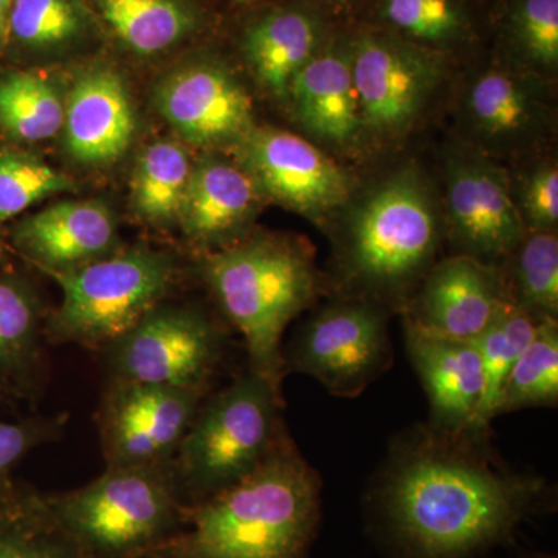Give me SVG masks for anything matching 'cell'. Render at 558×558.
<instances>
[{
    "label": "cell",
    "instance_id": "cell-34",
    "mask_svg": "<svg viewBox=\"0 0 558 558\" xmlns=\"http://www.w3.org/2000/svg\"><path fill=\"white\" fill-rule=\"evenodd\" d=\"M76 190L75 180L24 146L0 145V231L25 209Z\"/></svg>",
    "mask_w": 558,
    "mask_h": 558
},
{
    "label": "cell",
    "instance_id": "cell-29",
    "mask_svg": "<svg viewBox=\"0 0 558 558\" xmlns=\"http://www.w3.org/2000/svg\"><path fill=\"white\" fill-rule=\"evenodd\" d=\"M366 24L447 54L475 33L469 0H373V20Z\"/></svg>",
    "mask_w": 558,
    "mask_h": 558
},
{
    "label": "cell",
    "instance_id": "cell-14",
    "mask_svg": "<svg viewBox=\"0 0 558 558\" xmlns=\"http://www.w3.org/2000/svg\"><path fill=\"white\" fill-rule=\"evenodd\" d=\"M264 201L322 222L351 201L354 179L310 140L258 126L230 149Z\"/></svg>",
    "mask_w": 558,
    "mask_h": 558
},
{
    "label": "cell",
    "instance_id": "cell-1",
    "mask_svg": "<svg viewBox=\"0 0 558 558\" xmlns=\"http://www.w3.org/2000/svg\"><path fill=\"white\" fill-rule=\"evenodd\" d=\"M553 499L543 476L494 453L490 432L417 425L392 440L366 509L388 558H476L513 543Z\"/></svg>",
    "mask_w": 558,
    "mask_h": 558
},
{
    "label": "cell",
    "instance_id": "cell-7",
    "mask_svg": "<svg viewBox=\"0 0 558 558\" xmlns=\"http://www.w3.org/2000/svg\"><path fill=\"white\" fill-rule=\"evenodd\" d=\"M180 271L174 253L135 244L70 274L53 275L62 299L47 314L46 341L101 351L167 300Z\"/></svg>",
    "mask_w": 558,
    "mask_h": 558
},
{
    "label": "cell",
    "instance_id": "cell-8",
    "mask_svg": "<svg viewBox=\"0 0 558 558\" xmlns=\"http://www.w3.org/2000/svg\"><path fill=\"white\" fill-rule=\"evenodd\" d=\"M227 349V330L207 312L165 300L100 352L108 379L211 391Z\"/></svg>",
    "mask_w": 558,
    "mask_h": 558
},
{
    "label": "cell",
    "instance_id": "cell-16",
    "mask_svg": "<svg viewBox=\"0 0 558 558\" xmlns=\"http://www.w3.org/2000/svg\"><path fill=\"white\" fill-rule=\"evenodd\" d=\"M509 303L499 267L469 256L438 259L403 306V326L475 341Z\"/></svg>",
    "mask_w": 558,
    "mask_h": 558
},
{
    "label": "cell",
    "instance_id": "cell-27",
    "mask_svg": "<svg viewBox=\"0 0 558 558\" xmlns=\"http://www.w3.org/2000/svg\"><path fill=\"white\" fill-rule=\"evenodd\" d=\"M0 558H95L54 519L46 492L0 487Z\"/></svg>",
    "mask_w": 558,
    "mask_h": 558
},
{
    "label": "cell",
    "instance_id": "cell-36",
    "mask_svg": "<svg viewBox=\"0 0 558 558\" xmlns=\"http://www.w3.org/2000/svg\"><path fill=\"white\" fill-rule=\"evenodd\" d=\"M517 207L527 231H557L558 170L553 161L537 165L513 190Z\"/></svg>",
    "mask_w": 558,
    "mask_h": 558
},
{
    "label": "cell",
    "instance_id": "cell-17",
    "mask_svg": "<svg viewBox=\"0 0 558 558\" xmlns=\"http://www.w3.org/2000/svg\"><path fill=\"white\" fill-rule=\"evenodd\" d=\"M548 78L494 65L476 73L462 95V121L481 153L510 156L539 142L550 123Z\"/></svg>",
    "mask_w": 558,
    "mask_h": 558
},
{
    "label": "cell",
    "instance_id": "cell-3",
    "mask_svg": "<svg viewBox=\"0 0 558 558\" xmlns=\"http://www.w3.org/2000/svg\"><path fill=\"white\" fill-rule=\"evenodd\" d=\"M196 274L244 339L248 369L282 392L286 329L326 292L310 245L288 234L250 231L197 256Z\"/></svg>",
    "mask_w": 558,
    "mask_h": 558
},
{
    "label": "cell",
    "instance_id": "cell-37",
    "mask_svg": "<svg viewBox=\"0 0 558 558\" xmlns=\"http://www.w3.org/2000/svg\"><path fill=\"white\" fill-rule=\"evenodd\" d=\"M11 7H13V0H0V53L5 51Z\"/></svg>",
    "mask_w": 558,
    "mask_h": 558
},
{
    "label": "cell",
    "instance_id": "cell-11",
    "mask_svg": "<svg viewBox=\"0 0 558 558\" xmlns=\"http://www.w3.org/2000/svg\"><path fill=\"white\" fill-rule=\"evenodd\" d=\"M153 102L180 142L204 150L231 149L256 126L248 90L216 51H193L165 70Z\"/></svg>",
    "mask_w": 558,
    "mask_h": 558
},
{
    "label": "cell",
    "instance_id": "cell-6",
    "mask_svg": "<svg viewBox=\"0 0 558 558\" xmlns=\"http://www.w3.org/2000/svg\"><path fill=\"white\" fill-rule=\"evenodd\" d=\"M54 519L95 558H148L185 527L171 462L105 469L86 486L47 494Z\"/></svg>",
    "mask_w": 558,
    "mask_h": 558
},
{
    "label": "cell",
    "instance_id": "cell-22",
    "mask_svg": "<svg viewBox=\"0 0 558 558\" xmlns=\"http://www.w3.org/2000/svg\"><path fill=\"white\" fill-rule=\"evenodd\" d=\"M407 351L429 403L428 427L458 433L469 428L483 398V369L475 341L429 336L409 326Z\"/></svg>",
    "mask_w": 558,
    "mask_h": 558
},
{
    "label": "cell",
    "instance_id": "cell-13",
    "mask_svg": "<svg viewBox=\"0 0 558 558\" xmlns=\"http://www.w3.org/2000/svg\"><path fill=\"white\" fill-rule=\"evenodd\" d=\"M444 208L451 255L501 267L526 236L508 172L478 149L450 157Z\"/></svg>",
    "mask_w": 558,
    "mask_h": 558
},
{
    "label": "cell",
    "instance_id": "cell-32",
    "mask_svg": "<svg viewBox=\"0 0 558 558\" xmlns=\"http://www.w3.org/2000/svg\"><path fill=\"white\" fill-rule=\"evenodd\" d=\"M499 36L513 68L549 78L558 68V0H508Z\"/></svg>",
    "mask_w": 558,
    "mask_h": 558
},
{
    "label": "cell",
    "instance_id": "cell-38",
    "mask_svg": "<svg viewBox=\"0 0 558 558\" xmlns=\"http://www.w3.org/2000/svg\"><path fill=\"white\" fill-rule=\"evenodd\" d=\"M330 11L332 10H348L354 7L359 0H322Z\"/></svg>",
    "mask_w": 558,
    "mask_h": 558
},
{
    "label": "cell",
    "instance_id": "cell-2",
    "mask_svg": "<svg viewBox=\"0 0 558 558\" xmlns=\"http://www.w3.org/2000/svg\"><path fill=\"white\" fill-rule=\"evenodd\" d=\"M323 481L292 436L258 470L185 510V527L148 558H311Z\"/></svg>",
    "mask_w": 558,
    "mask_h": 558
},
{
    "label": "cell",
    "instance_id": "cell-31",
    "mask_svg": "<svg viewBox=\"0 0 558 558\" xmlns=\"http://www.w3.org/2000/svg\"><path fill=\"white\" fill-rule=\"evenodd\" d=\"M537 325L524 312L508 303L475 340L483 369V398L469 429L490 432L510 371L534 336Z\"/></svg>",
    "mask_w": 558,
    "mask_h": 558
},
{
    "label": "cell",
    "instance_id": "cell-33",
    "mask_svg": "<svg viewBox=\"0 0 558 558\" xmlns=\"http://www.w3.org/2000/svg\"><path fill=\"white\" fill-rule=\"evenodd\" d=\"M558 405V323L542 322L515 366L499 399L497 417L527 409Z\"/></svg>",
    "mask_w": 558,
    "mask_h": 558
},
{
    "label": "cell",
    "instance_id": "cell-4",
    "mask_svg": "<svg viewBox=\"0 0 558 558\" xmlns=\"http://www.w3.org/2000/svg\"><path fill=\"white\" fill-rule=\"evenodd\" d=\"M435 197L414 165L371 189L337 233V295L402 311L438 260L444 226Z\"/></svg>",
    "mask_w": 558,
    "mask_h": 558
},
{
    "label": "cell",
    "instance_id": "cell-19",
    "mask_svg": "<svg viewBox=\"0 0 558 558\" xmlns=\"http://www.w3.org/2000/svg\"><path fill=\"white\" fill-rule=\"evenodd\" d=\"M14 250L44 274H70L119 252V220L100 199L61 201L14 222Z\"/></svg>",
    "mask_w": 558,
    "mask_h": 558
},
{
    "label": "cell",
    "instance_id": "cell-21",
    "mask_svg": "<svg viewBox=\"0 0 558 558\" xmlns=\"http://www.w3.org/2000/svg\"><path fill=\"white\" fill-rule=\"evenodd\" d=\"M263 202L258 186L236 160L222 150H204L194 160L179 229L199 255L216 252L247 236Z\"/></svg>",
    "mask_w": 558,
    "mask_h": 558
},
{
    "label": "cell",
    "instance_id": "cell-30",
    "mask_svg": "<svg viewBox=\"0 0 558 558\" xmlns=\"http://www.w3.org/2000/svg\"><path fill=\"white\" fill-rule=\"evenodd\" d=\"M499 270L510 304L535 323L557 322V231H527Z\"/></svg>",
    "mask_w": 558,
    "mask_h": 558
},
{
    "label": "cell",
    "instance_id": "cell-23",
    "mask_svg": "<svg viewBox=\"0 0 558 558\" xmlns=\"http://www.w3.org/2000/svg\"><path fill=\"white\" fill-rule=\"evenodd\" d=\"M101 32L142 60L167 57L207 28L197 0H87Z\"/></svg>",
    "mask_w": 558,
    "mask_h": 558
},
{
    "label": "cell",
    "instance_id": "cell-39",
    "mask_svg": "<svg viewBox=\"0 0 558 558\" xmlns=\"http://www.w3.org/2000/svg\"><path fill=\"white\" fill-rule=\"evenodd\" d=\"M524 558H557V557L553 556V554L538 553V554H532V556L524 557Z\"/></svg>",
    "mask_w": 558,
    "mask_h": 558
},
{
    "label": "cell",
    "instance_id": "cell-25",
    "mask_svg": "<svg viewBox=\"0 0 558 558\" xmlns=\"http://www.w3.org/2000/svg\"><path fill=\"white\" fill-rule=\"evenodd\" d=\"M101 33L87 0H13L5 50L31 61H58Z\"/></svg>",
    "mask_w": 558,
    "mask_h": 558
},
{
    "label": "cell",
    "instance_id": "cell-20",
    "mask_svg": "<svg viewBox=\"0 0 558 558\" xmlns=\"http://www.w3.org/2000/svg\"><path fill=\"white\" fill-rule=\"evenodd\" d=\"M286 108L319 142L352 148L363 138L354 73L352 27L336 25L322 49L296 73Z\"/></svg>",
    "mask_w": 558,
    "mask_h": 558
},
{
    "label": "cell",
    "instance_id": "cell-28",
    "mask_svg": "<svg viewBox=\"0 0 558 558\" xmlns=\"http://www.w3.org/2000/svg\"><path fill=\"white\" fill-rule=\"evenodd\" d=\"M193 167L194 159L180 140L146 145L132 170L130 202L135 218L150 229L179 227Z\"/></svg>",
    "mask_w": 558,
    "mask_h": 558
},
{
    "label": "cell",
    "instance_id": "cell-12",
    "mask_svg": "<svg viewBox=\"0 0 558 558\" xmlns=\"http://www.w3.org/2000/svg\"><path fill=\"white\" fill-rule=\"evenodd\" d=\"M211 391L108 379L97 411L106 469L171 462Z\"/></svg>",
    "mask_w": 558,
    "mask_h": 558
},
{
    "label": "cell",
    "instance_id": "cell-24",
    "mask_svg": "<svg viewBox=\"0 0 558 558\" xmlns=\"http://www.w3.org/2000/svg\"><path fill=\"white\" fill-rule=\"evenodd\" d=\"M47 314L28 279L0 270V392L32 399L46 377Z\"/></svg>",
    "mask_w": 558,
    "mask_h": 558
},
{
    "label": "cell",
    "instance_id": "cell-5",
    "mask_svg": "<svg viewBox=\"0 0 558 558\" xmlns=\"http://www.w3.org/2000/svg\"><path fill=\"white\" fill-rule=\"evenodd\" d=\"M282 392L247 369L209 392L171 461L186 509L258 470L290 438Z\"/></svg>",
    "mask_w": 558,
    "mask_h": 558
},
{
    "label": "cell",
    "instance_id": "cell-10",
    "mask_svg": "<svg viewBox=\"0 0 558 558\" xmlns=\"http://www.w3.org/2000/svg\"><path fill=\"white\" fill-rule=\"evenodd\" d=\"M449 58L366 22L354 25L352 73L363 137H403L446 78Z\"/></svg>",
    "mask_w": 558,
    "mask_h": 558
},
{
    "label": "cell",
    "instance_id": "cell-9",
    "mask_svg": "<svg viewBox=\"0 0 558 558\" xmlns=\"http://www.w3.org/2000/svg\"><path fill=\"white\" fill-rule=\"evenodd\" d=\"M389 314L377 301L337 295L282 348L286 374L314 377L337 398H357L391 368Z\"/></svg>",
    "mask_w": 558,
    "mask_h": 558
},
{
    "label": "cell",
    "instance_id": "cell-40",
    "mask_svg": "<svg viewBox=\"0 0 558 558\" xmlns=\"http://www.w3.org/2000/svg\"><path fill=\"white\" fill-rule=\"evenodd\" d=\"M240 5H252V3L258 2V0H234Z\"/></svg>",
    "mask_w": 558,
    "mask_h": 558
},
{
    "label": "cell",
    "instance_id": "cell-35",
    "mask_svg": "<svg viewBox=\"0 0 558 558\" xmlns=\"http://www.w3.org/2000/svg\"><path fill=\"white\" fill-rule=\"evenodd\" d=\"M68 414L33 416L21 421L0 417V487L13 481L11 473L28 453L44 444L54 442L64 435Z\"/></svg>",
    "mask_w": 558,
    "mask_h": 558
},
{
    "label": "cell",
    "instance_id": "cell-26",
    "mask_svg": "<svg viewBox=\"0 0 558 558\" xmlns=\"http://www.w3.org/2000/svg\"><path fill=\"white\" fill-rule=\"evenodd\" d=\"M69 80L43 69H0V137L16 146L60 137Z\"/></svg>",
    "mask_w": 558,
    "mask_h": 558
},
{
    "label": "cell",
    "instance_id": "cell-18",
    "mask_svg": "<svg viewBox=\"0 0 558 558\" xmlns=\"http://www.w3.org/2000/svg\"><path fill=\"white\" fill-rule=\"evenodd\" d=\"M336 25L322 0H278L250 14L238 36V50L260 89L286 108L296 73Z\"/></svg>",
    "mask_w": 558,
    "mask_h": 558
},
{
    "label": "cell",
    "instance_id": "cell-15",
    "mask_svg": "<svg viewBox=\"0 0 558 558\" xmlns=\"http://www.w3.org/2000/svg\"><path fill=\"white\" fill-rule=\"evenodd\" d=\"M137 109L130 84L116 65L95 61L69 80L62 149L84 168H109L131 149Z\"/></svg>",
    "mask_w": 558,
    "mask_h": 558
}]
</instances>
